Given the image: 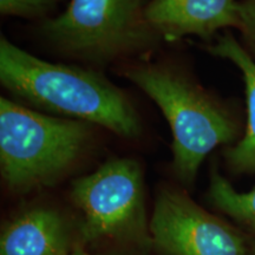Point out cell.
<instances>
[{
  "instance_id": "30bf717a",
  "label": "cell",
  "mask_w": 255,
  "mask_h": 255,
  "mask_svg": "<svg viewBox=\"0 0 255 255\" xmlns=\"http://www.w3.org/2000/svg\"><path fill=\"white\" fill-rule=\"evenodd\" d=\"M208 199L216 209L231 216L241 229L255 235V188L239 191L214 168L210 171Z\"/></svg>"
},
{
  "instance_id": "7a4b0ae2",
  "label": "cell",
  "mask_w": 255,
  "mask_h": 255,
  "mask_svg": "<svg viewBox=\"0 0 255 255\" xmlns=\"http://www.w3.org/2000/svg\"><path fill=\"white\" fill-rule=\"evenodd\" d=\"M124 77L137 85L163 113L173 133V169L180 182H195L205 158L215 148L238 142V121L221 102L184 73L157 64L127 68Z\"/></svg>"
},
{
  "instance_id": "8fae6325",
  "label": "cell",
  "mask_w": 255,
  "mask_h": 255,
  "mask_svg": "<svg viewBox=\"0 0 255 255\" xmlns=\"http://www.w3.org/2000/svg\"><path fill=\"white\" fill-rule=\"evenodd\" d=\"M59 0H0V13L21 18H37L46 14Z\"/></svg>"
},
{
  "instance_id": "4fadbf2b",
  "label": "cell",
  "mask_w": 255,
  "mask_h": 255,
  "mask_svg": "<svg viewBox=\"0 0 255 255\" xmlns=\"http://www.w3.org/2000/svg\"><path fill=\"white\" fill-rule=\"evenodd\" d=\"M66 255H90V254H88L87 252L81 250V248H77V250L70 252V253H68Z\"/></svg>"
},
{
  "instance_id": "5b68a950",
  "label": "cell",
  "mask_w": 255,
  "mask_h": 255,
  "mask_svg": "<svg viewBox=\"0 0 255 255\" xmlns=\"http://www.w3.org/2000/svg\"><path fill=\"white\" fill-rule=\"evenodd\" d=\"M71 199L82 212L88 241L139 239L146 233L143 177L138 163L113 158L72 183Z\"/></svg>"
},
{
  "instance_id": "7c38bea8",
  "label": "cell",
  "mask_w": 255,
  "mask_h": 255,
  "mask_svg": "<svg viewBox=\"0 0 255 255\" xmlns=\"http://www.w3.org/2000/svg\"><path fill=\"white\" fill-rule=\"evenodd\" d=\"M240 27L242 39L250 55L255 60V0H242L239 2Z\"/></svg>"
},
{
  "instance_id": "3957f363",
  "label": "cell",
  "mask_w": 255,
  "mask_h": 255,
  "mask_svg": "<svg viewBox=\"0 0 255 255\" xmlns=\"http://www.w3.org/2000/svg\"><path fill=\"white\" fill-rule=\"evenodd\" d=\"M90 138V123L0 98V170L13 191L55 183L78 161Z\"/></svg>"
},
{
  "instance_id": "6da1fadb",
  "label": "cell",
  "mask_w": 255,
  "mask_h": 255,
  "mask_svg": "<svg viewBox=\"0 0 255 255\" xmlns=\"http://www.w3.org/2000/svg\"><path fill=\"white\" fill-rule=\"evenodd\" d=\"M0 82L12 95L46 113L103 127L135 138L142 124L129 97L101 73L51 63L0 38Z\"/></svg>"
},
{
  "instance_id": "277c9868",
  "label": "cell",
  "mask_w": 255,
  "mask_h": 255,
  "mask_svg": "<svg viewBox=\"0 0 255 255\" xmlns=\"http://www.w3.org/2000/svg\"><path fill=\"white\" fill-rule=\"evenodd\" d=\"M146 0H71L43 33L64 55L108 64L152 49L161 37L146 21Z\"/></svg>"
},
{
  "instance_id": "52a82bcc",
  "label": "cell",
  "mask_w": 255,
  "mask_h": 255,
  "mask_svg": "<svg viewBox=\"0 0 255 255\" xmlns=\"http://www.w3.org/2000/svg\"><path fill=\"white\" fill-rule=\"evenodd\" d=\"M144 15L152 30L168 41L186 36L210 39L222 28L240 27L235 0H150Z\"/></svg>"
},
{
  "instance_id": "ba28073f",
  "label": "cell",
  "mask_w": 255,
  "mask_h": 255,
  "mask_svg": "<svg viewBox=\"0 0 255 255\" xmlns=\"http://www.w3.org/2000/svg\"><path fill=\"white\" fill-rule=\"evenodd\" d=\"M69 237L64 220L56 210L33 208L4 229L0 255H66Z\"/></svg>"
},
{
  "instance_id": "8992f818",
  "label": "cell",
  "mask_w": 255,
  "mask_h": 255,
  "mask_svg": "<svg viewBox=\"0 0 255 255\" xmlns=\"http://www.w3.org/2000/svg\"><path fill=\"white\" fill-rule=\"evenodd\" d=\"M163 255H255V240L194 202L184 191L163 188L149 225Z\"/></svg>"
},
{
  "instance_id": "9c48e42d",
  "label": "cell",
  "mask_w": 255,
  "mask_h": 255,
  "mask_svg": "<svg viewBox=\"0 0 255 255\" xmlns=\"http://www.w3.org/2000/svg\"><path fill=\"white\" fill-rule=\"evenodd\" d=\"M209 53L234 64L245 82L247 123L244 135L237 143L226 148L223 156L231 171L235 174L255 173V60L240 41L229 32L218 37L208 46Z\"/></svg>"
}]
</instances>
